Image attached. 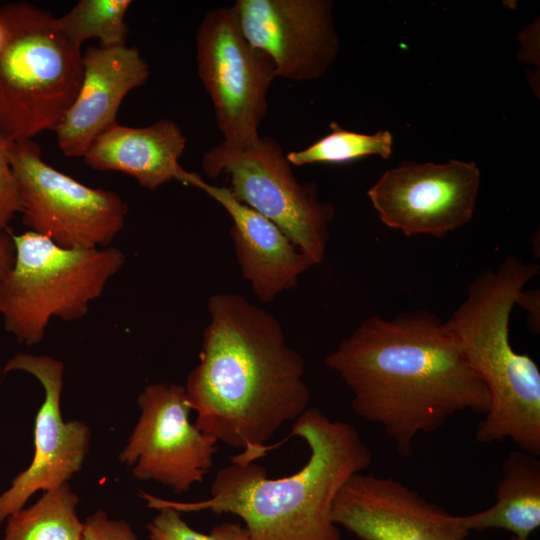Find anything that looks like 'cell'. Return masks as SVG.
Instances as JSON below:
<instances>
[{
	"label": "cell",
	"mask_w": 540,
	"mask_h": 540,
	"mask_svg": "<svg viewBox=\"0 0 540 540\" xmlns=\"http://www.w3.org/2000/svg\"><path fill=\"white\" fill-rule=\"evenodd\" d=\"M7 151L28 231L67 249L110 246L128 214L117 193L89 187L52 167L32 140L10 141Z\"/></svg>",
	"instance_id": "ba28073f"
},
{
	"label": "cell",
	"mask_w": 540,
	"mask_h": 540,
	"mask_svg": "<svg viewBox=\"0 0 540 540\" xmlns=\"http://www.w3.org/2000/svg\"><path fill=\"white\" fill-rule=\"evenodd\" d=\"M137 403L141 414L120 461L132 468L134 478L163 484L176 494L202 483L213 467L218 441L191 423L185 387L149 384Z\"/></svg>",
	"instance_id": "30bf717a"
},
{
	"label": "cell",
	"mask_w": 540,
	"mask_h": 540,
	"mask_svg": "<svg viewBox=\"0 0 540 540\" xmlns=\"http://www.w3.org/2000/svg\"><path fill=\"white\" fill-rule=\"evenodd\" d=\"M202 168L210 178L227 175L235 198L272 221L313 265L324 260L334 208L297 180L275 139L260 136L241 148L221 142L204 154Z\"/></svg>",
	"instance_id": "52a82bcc"
},
{
	"label": "cell",
	"mask_w": 540,
	"mask_h": 540,
	"mask_svg": "<svg viewBox=\"0 0 540 540\" xmlns=\"http://www.w3.org/2000/svg\"><path fill=\"white\" fill-rule=\"evenodd\" d=\"M149 540H252L242 522L223 521L208 533L196 531L170 507H161L147 525Z\"/></svg>",
	"instance_id": "7402d4cb"
},
{
	"label": "cell",
	"mask_w": 540,
	"mask_h": 540,
	"mask_svg": "<svg viewBox=\"0 0 540 540\" xmlns=\"http://www.w3.org/2000/svg\"><path fill=\"white\" fill-rule=\"evenodd\" d=\"M489 508L458 516L468 532L503 529L518 540H529L540 527V460L523 450L511 452L503 463L502 477Z\"/></svg>",
	"instance_id": "ac0fdd59"
},
{
	"label": "cell",
	"mask_w": 540,
	"mask_h": 540,
	"mask_svg": "<svg viewBox=\"0 0 540 540\" xmlns=\"http://www.w3.org/2000/svg\"><path fill=\"white\" fill-rule=\"evenodd\" d=\"M291 436L306 443L309 456L288 476L269 478L256 461L230 460L217 471L206 500L177 502L142 491L139 497L156 510L235 515L252 540H341L331 518L333 499L351 476L371 465L372 452L353 425L331 420L317 407L293 422Z\"/></svg>",
	"instance_id": "3957f363"
},
{
	"label": "cell",
	"mask_w": 540,
	"mask_h": 540,
	"mask_svg": "<svg viewBox=\"0 0 540 540\" xmlns=\"http://www.w3.org/2000/svg\"><path fill=\"white\" fill-rule=\"evenodd\" d=\"M32 4L16 2L0 7V51L10 40Z\"/></svg>",
	"instance_id": "d4e9b609"
},
{
	"label": "cell",
	"mask_w": 540,
	"mask_h": 540,
	"mask_svg": "<svg viewBox=\"0 0 540 540\" xmlns=\"http://www.w3.org/2000/svg\"><path fill=\"white\" fill-rule=\"evenodd\" d=\"M538 273V265L507 256L496 271L485 270L473 279L466 298L444 324L488 392L489 405L477 425L476 441L509 439L539 457L540 370L509 340L512 308Z\"/></svg>",
	"instance_id": "277c9868"
},
{
	"label": "cell",
	"mask_w": 540,
	"mask_h": 540,
	"mask_svg": "<svg viewBox=\"0 0 540 540\" xmlns=\"http://www.w3.org/2000/svg\"><path fill=\"white\" fill-rule=\"evenodd\" d=\"M231 7L244 37L274 62L277 77L317 79L337 56L330 1L236 0Z\"/></svg>",
	"instance_id": "4fadbf2b"
},
{
	"label": "cell",
	"mask_w": 540,
	"mask_h": 540,
	"mask_svg": "<svg viewBox=\"0 0 540 540\" xmlns=\"http://www.w3.org/2000/svg\"><path fill=\"white\" fill-rule=\"evenodd\" d=\"M53 17L32 4L0 51V132L9 141L54 132L80 88L82 50Z\"/></svg>",
	"instance_id": "8992f818"
},
{
	"label": "cell",
	"mask_w": 540,
	"mask_h": 540,
	"mask_svg": "<svg viewBox=\"0 0 540 540\" xmlns=\"http://www.w3.org/2000/svg\"><path fill=\"white\" fill-rule=\"evenodd\" d=\"M9 142L0 132V233L9 230V224L21 211L17 184L8 158Z\"/></svg>",
	"instance_id": "603a6c76"
},
{
	"label": "cell",
	"mask_w": 540,
	"mask_h": 540,
	"mask_svg": "<svg viewBox=\"0 0 540 540\" xmlns=\"http://www.w3.org/2000/svg\"><path fill=\"white\" fill-rule=\"evenodd\" d=\"M480 177L474 162L408 163L384 172L368 196L386 226L441 238L472 218Z\"/></svg>",
	"instance_id": "8fae6325"
},
{
	"label": "cell",
	"mask_w": 540,
	"mask_h": 540,
	"mask_svg": "<svg viewBox=\"0 0 540 540\" xmlns=\"http://www.w3.org/2000/svg\"><path fill=\"white\" fill-rule=\"evenodd\" d=\"M198 77L207 91L223 143L236 148L256 142L267 109L275 64L244 37L232 7L209 10L196 37Z\"/></svg>",
	"instance_id": "9c48e42d"
},
{
	"label": "cell",
	"mask_w": 540,
	"mask_h": 540,
	"mask_svg": "<svg viewBox=\"0 0 540 540\" xmlns=\"http://www.w3.org/2000/svg\"><path fill=\"white\" fill-rule=\"evenodd\" d=\"M186 142L180 126L170 119L139 128L116 123L94 140L83 159L94 170L127 174L149 190L173 180L191 185L195 173L179 163Z\"/></svg>",
	"instance_id": "e0dca14e"
},
{
	"label": "cell",
	"mask_w": 540,
	"mask_h": 540,
	"mask_svg": "<svg viewBox=\"0 0 540 540\" xmlns=\"http://www.w3.org/2000/svg\"><path fill=\"white\" fill-rule=\"evenodd\" d=\"M130 0H80L61 17H53V27L73 45L97 39L102 47L126 45L128 25L125 17Z\"/></svg>",
	"instance_id": "ffe728a7"
},
{
	"label": "cell",
	"mask_w": 540,
	"mask_h": 540,
	"mask_svg": "<svg viewBox=\"0 0 540 540\" xmlns=\"http://www.w3.org/2000/svg\"><path fill=\"white\" fill-rule=\"evenodd\" d=\"M78 502L69 483L47 490L35 504L6 519L1 540H83L84 522L77 514Z\"/></svg>",
	"instance_id": "d6986e66"
},
{
	"label": "cell",
	"mask_w": 540,
	"mask_h": 540,
	"mask_svg": "<svg viewBox=\"0 0 540 540\" xmlns=\"http://www.w3.org/2000/svg\"><path fill=\"white\" fill-rule=\"evenodd\" d=\"M24 371L44 389V401L35 419L34 456L0 495V523L22 509L37 491L56 488L82 469L89 450L91 431L82 421L65 422L61 414L63 363L46 355L18 353L9 359L3 373Z\"/></svg>",
	"instance_id": "7c38bea8"
},
{
	"label": "cell",
	"mask_w": 540,
	"mask_h": 540,
	"mask_svg": "<svg viewBox=\"0 0 540 540\" xmlns=\"http://www.w3.org/2000/svg\"><path fill=\"white\" fill-rule=\"evenodd\" d=\"M15 260L13 233L9 230L0 233V283L11 270Z\"/></svg>",
	"instance_id": "484cf974"
},
{
	"label": "cell",
	"mask_w": 540,
	"mask_h": 540,
	"mask_svg": "<svg viewBox=\"0 0 540 540\" xmlns=\"http://www.w3.org/2000/svg\"><path fill=\"white\" fill-rule=\"evenodd\" d=\"M352 393V409L380 426L400 456L421 434L463 411L485 414L488 392L444 322L426 310L373 315L325 357Z\"/></svg>",
	"instance_id": "6da1fadb"
},
{
	"label": "cell",
	"mask_w": 540,
	"mask_h": 540,
	"mask_svg": "<svg viewBox=\"0 0 540 540\" xmlns=\"http://www.w3.org/2000/svg\"><path fill=\"white\" fill-rule=\"evenodd\" d=\"M14 264L0 283V316L20 344L40 343L53 318H83L120 271L123 251L109 246L67 249L26 231L13 234Z\"/></svg>",
	"instance_id": "5b68a950"
},
{
	"label": "cell",
	"mask_w": 540,
	"mask_h": 540,
	"mask_svg": "<svg viewBox=\"0 0 540 540\" xmlns=\"http://www.w3.org/2000/svg\"><path fill=\"white\" fill-rule=\"evenodd\" d=\"M83 540H138L132 527L124 520L111 519L97 510L84 521Z\"/></svg>",
	"instance_id": "cb8c5ba5"
},
{
	"label": "cell",
	"mask_w": 540,
	"mask_h": 540,
	"mask_svg": "<svg viewBox=\"0 0 540 540\" xmlns=\"http://www.w3.org/2000/svg\"><path fill=\"white\" fill-rule=\"evenodd\" d=\"M82 63L78 93L54 131L67 157H83L94 140L117 123L126 95L150 76L139 50L127 45L89 46L82 52Z\"/></svg>",
	"instance_id": "9a60e30c"
},
{
	"label": "cell",
	"mask_w": 540,
	"mask_h": 540,
	"mask_svg": "<svg viewBox=\"0 0 540 540\" xmlns=\"http://www.w3.org/2000/svg\"><path fill=\"white\" fill-rule=\"evenodd\" d=\"M199 362L185 390L195 426L232 448L229 460L253 462L268 441L310 406L302 356L293 349L278 319L236 293L208 301Z\"/></svg>",
	"instance_id": "7a4b0ae2"
},
{
	"label": "cell",
	"mask_w": 540,
	"mask_h": 540,
	"mask_svg": "<svg viewBox=\"0 0 540 540\" xmlns=\"http://www.w3.org/2000/svg\"><path fill=\"white\" fill-rule=\"evenodd\" d=\"M331 132L310 146L286 154L293 166L315 163L341 164L369 155L388 158L392 153L393 136L389 131L364 134L342 129L331 123Z\"/></svg>",
	"instance_id": "44dd1931"
},
{
	"label": "cell",
	"mask_w": 540,
	"mask_h": 540,
	"mask_svg": "<svg viewBox=\"0 0 540 540\" xmlns=\"http://www.w3.org/2000/svg\"><path fill=\"white\" fill-rule=\"evenodd\" d=\"M331 518L361 540H465L469 535L458 516L401 481L364 472L339 489Z\"/></svg>",
	"instance_id": "5bb4252c"
},
{
	"label": "cell",
	"mask_w": 540,
	"mask_h": 540,
	"mask_svg": "<svg viewBox=\"0 0 540 540\" xmlns=\"http://www.w3.org/2000/svg\"><path fill=\"white\" fill-rule=\"evenodd\" d=\"M217 201L233 221L230 230L237 262L254 294L264 303L294 288L313 264L269 219L238 201L228 187L206 183L198 175L194 185Z\"/></svg>",
	"instance_id": "2e32d148"
},
{
	"label": "cell",
	"mask_w": 540,
	"mask_h": 540,
	"mask_svg": "<svg viewBox=\"0 0 540 540\" xmlns=\"http://www.w3.org/2000/svg\"><path fill=\"white\" fill-rule=\"evenodd\" d=\"M509 540H518V539L512 536Z\"/></svg>",
	"instance_id": "4316f807"
}]
</instances>
